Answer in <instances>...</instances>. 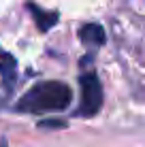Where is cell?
<instances>
[{
	"label": "cell",
	"instance_id": "obj_1",
	"mask_svg": "<svg viewBox=\"0 0 145 147\" xmlns=\"http://www.w3.org/2000/svg\"><path fill=\"white\" fill-rule=\"evenodd\" d=\"M71 102V90L60 81H43L28 90V94L17 102V111L22 113H47L62 111Z\"/></svg>",
	"mask_w": 145,
	"mask_h": 147
},
{
	"label": "cell",
	"instance_id": "obj_2",
	"mask_svg": "<svg viewBox=\"0 0 145 147\" xmlns=\"http://www.w3.org/2000/svg\"><path fill=\"white\" fill-rule=\"evenodd\" d=\"M103 105V90L98 83L96 75L90 73L81 77V105H79V115H94Z\"/></svg>",
	"mask_w": 145,
	"mask_h": 147
},
{
	"label": "cell",
	"instance_id": "obj_3",
	"mask_svg": "<svg viewBox=\"0 0 145 147\" xmlns=\"http://www.w3.org/2000/svg\"><path fill=\"white\" fill-rule=\"evenodd\" d=\"M79 36L86 40V43H92V45H103L105 43V32L100 30V26H94V24L83 26L81 32H79Z\"/></svg>",
	"mask_w": 145,
	"mask_h": 147
}]
</instances>
